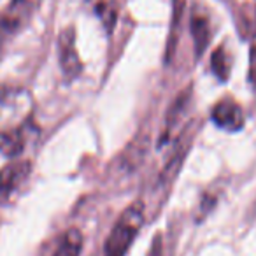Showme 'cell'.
I'll return each mask as SVG.
<instances>
[{
    "label": "cell",
    "mask_w": 256,
    "mask_h": 256,
    "mask_svg": "<svg viewBox=\"0 0 256 256\" xmlns=\"http://www.w3.org/2000/svg\"><path fill=\"white\" fill-rule=\"evenodd\" d=\"M144 214L146 209L140 200L130 204L120 214L104 246V256H126L128 249L132 248L137 234L144 224Z\"/></svg>",
    "instance_id": "obj_1"
},
{
    "label": "cell",
    "mask_w": 256,
    "mask_h": 256,
    "mask_svg": "<svg viewBox=\"0 0 256 256\" xmlns=\"http://www.w3.org/2000/svg\"><path fill=\"white\" fill-rule=\"evenodd\" d=\"M32 96L28 92L0 84V130L14 128L28 121Z\"/></svg>",
    "instance_id": "obj_2"
},
{
    "label": "cell",
    "mask_w": 256,
    "mask_h": 256,
    "mask_svg": "<svg viewBox=\"0 0 256 256\" xmlns=\"http://www.w3.org/2000/svg\"><path fill=\"white\" fill-rule=\"evenodd\" d=\"M40 0H11L0 12V46L20 34L32 20Z\"/></svg>",
    "instance_id": "obj_3"
},
{
    "label": "cell",
    "mask_w": 256,
    "mask_h": 256,
    "mask_svg": "<svg viewBox=\"0 0 256 256\" xmlns=\"http://www.w3.org/2000/svg\"><path fill=\"white\" fill-rule=\"evenodd\" d=\"M32 170L28 160H14L0 170V206L12 198L14 193L26 182Z\"/></svg>",
    "instance_id": "obj_4"
},
{
    "label": "cell",
    "mask_w": 256,
    "mask_h": 256,
    "mask_svg": "<svg viewBox=\"0 0 256 256\" xmlns=\"http://www.w3.org/2000/svg\"><path fill=\"white\" fill-rule=\"evenodd\" d=\"M58 56H60L62 70L68 81L81 76L82 62L79 58L78 48H76V34L72 26L64 28L58 36Z\"/></svg>",
    "instance_id": "obj_5"
},
{
    "label": "cell",
    "mask_w": 256,
    "mask_h": 256,
    "mask_svg": "<svg viewBox=\"0 0 256 256\" xmlns=\"http://www.w3.org/2000/svg\"><path fill=\"white\" fill-rule=\"evenodd\" d=\"M37 134V126L32 121H25L23 124L8 130H0V153L6 156H20L25 151L26 144L30 142L32 136Z\"/></svg>",
    "instance_id": "obj_6"
},
{
    "label": "cell",
    "mask_w": 256,
    "mask_h": 256,
    "mask_svg": "<svg viewBox=\"0 0 256 256\" xmlns=\"http://www.w3.org/2000/svg\"><path fill=\"white\" fill-rule=\"evenodd\" d=\"M212 121L216 126L230 132H237L244 126V112L240 106L232 98H223L214 106Z\"/></svg>",
    "instance_id": "obj_7"
},
{
    "label": "cell",
    "mask_w": 256,
    "mask_h": 256,
    "mask_svg": "<svg viewBox=\"0 0 256 256\" xmlns=\"http://www.w3.org/2000/svg\"><path fill=\"white\" fill-rule=\"evenodd\" d=\"M192 36L195 40V51L196 56H202L204 51L207 50L212 37V28H210V20L206 12H200L195 9L192 14Z\"/></svg>",
    "instance_id": "obj_8"
},
{
    "label": "cell",
    "mask_w": 256,
    "mask_h": 256,
    "mask_svg": "<svg viewBox=\"0 0 256 256\" xmlns=\"http://www.w3.org/2000/svg\"><path fill=\"white\" fill-rule=\"evenodd\" d=\"M86 4L93 9L102 25L106 26L109 32H112L114 25L118 20V4L116 0H86Z\"/></svg>",
    "instance_id": "obj_9"
},
{
    "label": "cell",
    "mask_w": 256,
    "mask_h": 256,
    "mask_svg": "<svg viewBox=\"0 0 256 256\" xmlns=\"http://www.w3.org/2000/svg\"><path fill=\"white\" fill-rule=\"evenodd\" d=\"M81 251H82V235L78 228H72V230L65 232L51 256H81Z\"/></svg>",
    "instance_id": "obj_10"
},
{
    "label": "cell",
    "mask_w": 256,
    "mask_h": 256,
    "mask_svg": "<svg viewBox=\"0 0 256 256\" xmlns=\"http://www.w3.org/2000/svg\"><path fill=\"white\" fill-rule=\"evenodd\" d=\"M230 56H228L224 46H220L216 51L212 53V58H210V67H212V72L216 74V78L220 81H226L228 76H230Z\"/></svg>",
    "instance_id": "obj_11"
},
{
    "label": "cell",
    "mask_w": 256,
    "mask_h": 256,
    "mask_svg": "<svg viewBox=\"0 0 256 256\" xmlns=\"http://www.w3.org/2000/svg\"><path fill=\"white\" fill-rule=\"evenodd\" d=\"M249 81L256 90V44H252L251 53H249Z\"/></svg>",
    "instance_id": "obj_12"
},
{
    "label": "cell",
    "mask_w": 256,
    "mask_h": 256,
    "mask_svg": "<svg viewBox=\"0 0 256 256\" xmlns=\"http://www.w3.org/2000/svg\"><path fill=\"white\" fill-rule=\"evenodd\" d=\"M146 256H164V242H162L160 234H156V237L153 238V242H151Z\"/></svg>",
    "instance_id": "obj_13"
}]
</instances>
